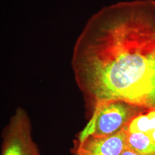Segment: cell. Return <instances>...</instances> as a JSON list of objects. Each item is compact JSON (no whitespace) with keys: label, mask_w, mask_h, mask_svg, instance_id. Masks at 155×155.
<instances>
[{"label":"cell","mask_w":155,"mask_h":155,"mask_svg":"<svg viewBox=\"0 0 155 155\" xmlns=\"http://www.w3.org/2000/svg\"><path fill=\"white\" fill-rule=\"evenodd\" d=\"M71 67L90 108L121 101L155 110V1L106 6L89 18Z\"/></svg>","instance_id":"6da1fadb"},{"label":"cell","mask_w":155,"mask_h":155,"mask_svg":"<svg viewBox=\"0 0 155 155\" xmlns=\"http://www.w3.org/2000/svg\"><path fill=\"white\" fill-rule=\"evenodd\" d=\"M145 109L121 101H110L100 104L93 110L89 124L80 134L81 141L89 135L105 137L127 127L135 117Z\"/></svg>","instance_id":"7a4b0ae2"},{"label":"cell","mask_w":155,"mask_h":155,"mask_svg":"<svg viewBox=\"0 0 155 155\" xmlns=\"http://www.w3.org/2000/svg\"><path fill=\"white\" fill-rule=\"evenodd\" d=\"M31 129L27 113L17 107L3 132L1 155H41Z\"/></svg>","instance_id":"3957f363"},{"label":"cell","mask_w":155,"mask_h":155,"mask_svg":"<svg viewBox=\"0 0 155 155\" xmlns=\"http://www.w3.org/2000/svg\"><path fill=\"white\" fill-rule=\"evenodd\" d=\"M127 148V132L124 129L105 137L89 135L79 141L77 151L82 155H121Z\"/></svg>","instance_id":"277c9868"},{"label":"cell","mask_w":155,"mask_h":155,"mask_svg":"<svg viewBox=\"0 0 155 155\" xmlns=\"http://www.w3.org/2000/svg\"><path fill=\"white\" fill-rule=\"evenodd\" d=\"M127 148L140 155H155V142L147 134L127 132Z\"/></svg>","instance_id":"5b68a950"},{"label":"cell","mask_w":155,"mask_h":155,"mask_svg":"<svg viewBox=\"0 0 155 155\" xmlns=\"http://www.w3.org/2000/svg\"><path fill=\"white\" fill-rule=\"evenodd\" d=\"M129 133L148 134L155 130V110L150 109L145 114L135 117L125 128Z\"/></svg>","instance_id":"8992f818"},{"label":"cell","mask_w":155,"mask_h":155,"mask_svg":"<svg viewBox=\"0 0 155 155\" xmlns=\"http://www.w3.org/2000/svg\"><path fill=\"white\" fill-rule=\"evenodd\" d=\"M121 155H140L138 153L133 151L132 150H130L127 148L125 150L122 152Z\"/></svg>","instance_id":"52a82bcc"},{"label":"cell","mask_w":155,"mask_h":155,"mask_svg":"<svg viewBox=\"0 0 155 155\" xmlns=\"http://www.w3.org/2000/svg\"><path fill=\"white\" fill-rule=\"evenodd\" d=\"M147 134H148L150 137V138L152 139L155 142V130L152 131L151 132H150V133Z\"/></svg>","instance_id":"ba28073f"},{"label":"cell","mask_w":155,"mask_h":155,"mask_svg":"<svg viewBox=\"0 0 155 155\" xmlns=\"http://www.w3.org/2000/svg\"><path fill=\"white\" fill-rule=\"evenodd\" d=\"M76 155H81V153H79V152H77H77H76Z\"/></svg>","instance_id":"9c48e42d"}]
</instances>
